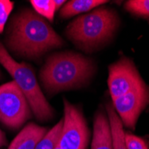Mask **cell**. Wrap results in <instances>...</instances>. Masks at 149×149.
Wrapping results in <instances>:
<instances>
[{
  "label": "cell",
  "instance_id": "obj_1",
  "mask_svg": "<svg viewBox=\"0 0 149 149\" xmlns=\"http://www.w3.org/2000/svg\"><path fill=\"white\" fill-rule=\"evenodd\" d=\"M64 44L49 22L29 8L22 9L12 17L5 37V47L8 52L31 60Z\"/></svg>",
  "mask_w": 149,
  "mask_h": 149
},
{
  "label": "cell",
  "instance_id": "obj_2",
  "mask_svg": "<svg viewBox=\"0 0 149 149\" xmlns=\"http://www.w3.org/2000/svg\"><path fill=\"white\" fill-rule=\"evenodd\" d=\"M96 70L92 59L73 51L50 55L39 72V79L46 92L53 96L62 91L84 87Z\"/></svg>",
  "mask_w": 149,
  "mask_h": 149
},
{
  "label": "cell",
  "instance_id": "obj_3",
  "mask_svg": "<svg viewBox=\"0 0 149 149\" xmlns=\"http://www.w3.org/2000/svg\"><path fill=\"white\" fill-rule=\"evenodd\" d=\"M119 24L120 19L115 10L97 7L70 22L64 33L79 49L91 53L109 42Z\"/></svg>",
  "mask_w": 149,
  "mask_h": 149
},
{
  "label": "cell",
  "instance_id": "obj_4",
  "mask_svg": "<svg viewBox=\"0 0 149 149\" xmlns=\"http://www.w3.org/2000/svg\"><path fill=\"white\" fill-rule=\"evenodd\" d=\"M0 63L9 72L13 81L29 102L31 111L40 121H47L54 117V108L47 102L40 88L32 67L13 58L2 42H0Z\"/></svg>",
  "mask_w": 149,
  "mask_h": 149
},
{
  "label": "cell",
  "instance_id": "obj_5",
  "mask_svg": "<svg viewBox=\"0 0 149 149\" xmlns=\"http://www.w3.org/2000/svg\"><path fill=\"white\" fill-rule=\"evenodd\" d=\"M32 114L31 108L15 81L0 86V121L10 129H19Z\"/></svg>",
  "mask_w": 149,
  "mask_h": 149
},
{
  "label": "cell",
  "instance_id": "obj_6",
  "mask_svg": "<svg viewBox=\"0 0 149 149\" xmlns=\"http://www.w3.org/2000/svg\"><path fill=\"white\" fill-rule=\"evenodd\" d=\"M88 137L89 131L82 112L63 98V128L57 147L60 149H87Z\"/></svg>",
  "mask_w": 149,
  "mask_h": 149
},
{
  "label": "cell",
  "instance_id": "obj_7",
  "mask_svg": "<svg viewBox=\"0 0 149 149\" xmlns=\"http://www.w3.org/2000/svg\"><path fill=\"white\" fill-rule=\"evenodd\" d=\"M148 104L149 87L145 82L113 100V106L121 123L132 130L136 126L140 113Z\"/></svg>",
  "mask_w": 149,
  "mask_h": 149
},
{
  "label": "cell",
  "instance_id": "obj_8",
  "mask_svg": "<svg viewBox=\"0 0 149 149\" xmlns=\"http://www.w3.org/2000/svg\"><path fill=\"white\" fill-rule=\"evenodd\" d=\"M144 82L134 63L127 57L120 58L109 66L108 87L112 100L123 96Z\"/></svg>",
  "mask_w": 149,
  "mask_h": 149
},
{
  "label": "cell",
  "instance_id": "obj_9",
  "mask_svg": "<svg viewBox=\"0 0 149 149\" xmlns=\"http://www.w3.org/2000/svg\"><path fill=\"white\" fill-rule=\"evenodd\" d=\"M91 149H113L109 120L102 111L95 115Z\"/></svg>",
  "mask_w": 149,
  "mask_h": 149
},
{
  "label": "cell",
  "instance_id": "obj_10",
  "mask_svg": "<svg viewBox=\"0 0 149 149\" xmlns=\"http://www.w3.org/2000/svg\"><path fill=\"white\" fill-rule=\"evenodd\" d=\"M46 133V128L31 123L27 124L13 139L8 149H35Z\"/></svg>",
  "mask_w": 149,
  "mask_h": 149
},
{
  "label": "cell",
  "instance_id": "obj_11",
  "mask_svg": "<svg viewBox=\"0 0 149 149\" xmlns=\"http://www.w3.org/2000/svg\"><path fill=\"white\" fill-rule=\"evenodd\" d=\"M105 3L106 1L104 0H72L63 5L59 15L62 19H69L79 13L94 10Z\"/></svg>",
  "mask_w": 149,
  "mask_h": 149
},
{
  "label": "cell",
  "instance_id": "obj_12",
  "mask_svg": "<svg viewBox=\"0 0 149 149\" xmlns=\"http://www.w3.org/2000/svg\"><path fill=\"white\" fill-rule=\"evenodd\" d=\"M106 112L111 127L113 149H127L124 139L125 132L123 130V124L115 112L113 104L108 103L106 104Z\"/></svg>",
  "mask_w": 149,
  "mask_h": 149
},
{
  "label": "cell",
  "instance_id": "obj_13",
  "mask_svg": "<svg viewBox=\"0 0 149 149\" xmlns=\"http://www.w3.org/2000/svg\"><path fill=\"white\" fill-rule=\"evenodd\" d=\"M63 128V120L56 124L40 139L35 149H56L60 140Z\"/></svg>",
  "mask_w": 149,
  "mask_h": 149
},
{
  "label": "cell",
  "instance_id": "obj_14",
  "mask_svg": "<svg viewBox=\"0 0 149 149\" xmlns=\"http://www.w3.org/2000/svg\"><path fill=\"white\" fill-rule=\"evenodd\" d=\"M33 10L49 22H53L57 11L55 0H31L30 1Z\"/></svg>",
  "mask_w": 149,
  "mask_h": 149
},
{
  "label": "cell",
  "instance_id": "obj_15",
  "mask_svg": "<svg viewBox=\"0 0 149 149\" xmlns=\"http://www.w3.org/2000/svg\"><path fill=\"white\" fill-rule=\"evenodd\" d=\"M125 9L136 16L149 18V0H130L125 3Z\"/></svg>",
  "mask_w": 149,
  "mask_h": 149
},
{
  "label": "cell",
  "instance_id": "obj_16",
  "mask_svg": "<svg viewBox=\"0 0 149 149\" xmlns=\"http://www.w3.org/2000/svg\"><path fill=\"white\" fill-rule=\"evenodd\" d=\"M13 8V3L9 0H0V33L5 30L7 20Z\"/></svg>",
  "mask_w": 149,
  "mask_h": 149
},
{
  "label": "cell",
  "instance_id": "obj_17",
  "mask_svg": "<svg viewBox=\"0 0 149 149\" xmlns=\"http://www.w3.org/2000/svg\"><path fill=\"white\" fill-rule=\"evenodd\" d=\"M124 139L127 149H148V146L145 140L136 136V135L126 132L124 135Z\"/></svg>",
  "mask_w": 149,
  "mask_h": 149
},
{
  "label": "cell",
  "instance_id": "obj_18",
  "mask_svg": "<svg viewBox=\"0 0 149 149\" xmlns=\"http://www.w3.org/2000/svg\"><path fill=\"white\" fill-rule=\"evenodd\" d=\"M1 141H2V133L0 131V145H1Z\"/></svg>",
  "mask_w": 149,
  "mask_h": 149
},
{
  "label": "cell",
  "instance_id": "obj_19",
  "mask_svg": "<svg viewBox=\"0 0 149 149\" xmlns=\"http://www.w3.org/2000/svg\"><path fill=\"white\" fill-rule=\"evenodd\" d=\"M56 149H60V148H59V147H57V148H56Z\"/></svg>",
  "mask_w": 149,
  "mask_h": 149
}]
</instances>
